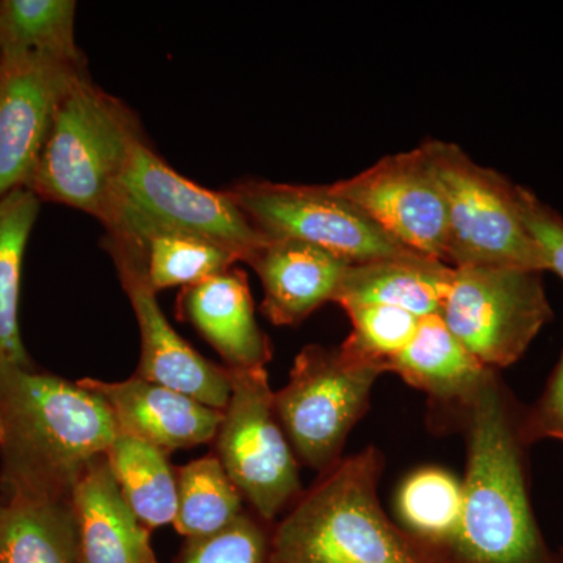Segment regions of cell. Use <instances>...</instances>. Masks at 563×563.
Wrapping results in <instances>:
<instances>
[{
	"label": "cell",
	"mask_w": 563,
	"mask_h": 563,
	"mask_svg": "<svg viewBox=\"0 0 563 563\" xmlns=\"http://www.w3.org/2000/svg\"><path fill=\"white\" fill-rule=\"evenodd\" d=\"M521 415L499 372L492 369L453 418L465 433L466 472L450 563H562L533 514Z\"/></svg>",
	"instance_id": "cell-1"
},
{
	"label": "cell",
	"mask_w": 563,
	"mask_h": 563,
	"mask_svg": "<svg viewBox=\"0 0 563 563\" xmlns=\"http://www.w3.org/2000/svg\"><path fill=\"white\" fill-rule=\"evenodd\" d=\"M118 426L101 396L35 366L0 372V495L73 498Z\"/></svg>",
	"instance_id": "cell-2"
},
{
	"label": "cell",
	"mask_w": 563,
	"mask_h": 563,
	"mask_svg": "<svg viewBox=\"0 0 563 563\" xmlns=\"http://www.w3.org/2000/svg\"><path fill=\"white\" fill-rule=\"evenodd\" d=\"M377 448L342 459L274 526L269 563H448L385 515Z\"/></svg>",
	"instance_id": "cell-3"
},
{
	"label": "cell",
	"mask_w": 563,
	"mask_h": 563,
	"mask_svg": "<svg viewBox=\"0 0 563 563\" xmlns=\"http://www.w3.org/2000/svg\"><path fill=\"white\" fill-rule=\"evenodd\" d=\"M140 135L132 111L80 74L57 103L27 188L41 201L85 211L106 225Z\"/></svg>",
	"instance_id": "cell-4"
},
{
	"label": "cell",
	"mask_w": 563,
	"mask_h": 563,
	"mask_svg": "<svg viewBox=\"0 0 563 563\" xmlns=\"http://www.w3.org/2000/svg\"><path fill=\"white\" fill-rule=\"evenodd\" d=\"M421 146L446 206L444 262L453 268L510 266L547 272L542 252L518 209L517 184L474 162L457 144L428 140Z\"/></svg>",
	"instance_id": "cell-5"
},
{
	"label": "cell",
	"mask_w": 563,
	"mask_h": 563,
	"mask_svg": "<svg viewBox=\"0 0 563 563\" xmlns=\"http://www.w3.org/2000/svg\"><path fill=\"white\" fill-rule=\"evenodd\" d=\"M383 374L340 346L309 344L296 355L287 385L274 393V410L299 462L322 474L342 461Z\"/></svg>",
	"instance_id": "cell-6"
},
{
	"label": "cell",
	"mask_w": 563,
	"mask_h": 563,
	"mask_svg": "<svg viewBox=\"0 0 563 563\" xmlns=\"http://www.w3.org/2000/svg\"><path fill=\"white\" fill-rule=\"evenodd\" d=\"M231 372L214 454L254 514L272 525L302 495L298 457L277 420L266 368Z\"/></svg>",
	"instance_id": "cell-7"
},
{
	"label": "cell",
	"mask_w": 563,
	"mask_h": 563,
	"mask_svg": "<svg viewBox=\"0 0 563 563\" xmlns=\"http://www.w3.org/2000/svg\"><path fill=\"white\" fill-rule=\"evenodd\" d=\"M554 318L543 273L510 266L454 268L442 320L487 368L520 361Z\"/></svg>",
	"instance_id": "cell-8"
},
{
	"label": "cell",
	"mask_w": 563,
	"mask_h": 563,
	"mask_svg": "<svg viewBox=\"0 0 563 563\" xmlns=\"http://www.w3.org/2000/svg\"><path fill=\"white\" fill-rule=\"evenodd\" d=\"M128 214L157 228L202 236L228 247L247 263L269 242L233 201L229 191L203 188L180 176L146 143H133L118 184L109 225Z\"/></svg>",
	"instance_id": "cell-9"
},
{
	"label": "cell",
	"mask_w": 563,
	"mask_h": 563,
	"mask_svg": "<svg viewBox=\"0 0 563 563\" xmlns=\"http://www.w3.org/2000/svg\"><path fill=\"white\" fill-rule=\"evenodd\" d=\"M228 191L269 240L313 244L350 265L415 254L388 236L332 185L247 180Z\"/></svg>",
	"instance_id": "cell-10"
},
{
	"label": "cell",
	"mask_w": 563,
	"mask_h": 563,
	"mask_svg": "<svg viewBox=\"0 0 563 563\" xmlns=\"http://www.w3.org/2000/svg\"><path fill=\"white\" fill-rule=\"evenodd\" d=\"M107 247L139 322L141 358L135 376L224 412L232 393L231 369L203 357L174 331L147 280L146 257L140 244L125 236L107 235Z\"/></svg>",
	"instance_id": "cell-11"
},
{
	"label": "cell",
	"mask_w": 563,
	"mask_h": 563,
	"mask_svg": "<svg viewBox=\"0 0 563 563\" xmlns=\"http://www.w3.org/2000/svg\"><path fill=\"white\" fill-rule=\"evenodd\" d=\"M331 185L406 250L444 262L446 206L422 146Z\"/></svg>",
	"instance_id": "cell-12"
},
{
	"label": "cell",
	"mask_w": 563,
	"mask_h": 563,
	"mask_svg": "<svg viewBox=\"0 0 563 563\" xmlns=\"http://www.w3.org/2000/svg\"><path fill=\"white\" fill-rule=\"evenodd\" d=\"M84 62L0 51V198L27 188L63 92Z\"/></svg>",
	"instance_id": "cell-13"
},
{
	"label": "cell",
	"mask_w": 563,
	"mask_h": 563,
	"mask_svg": "<svg viewBox=\"0 0 563 563\" xmlns=\"http://www.w3.org/2000/svg\"><path fill=\"white\" fill-rule=\"evenodd\" d=\"M79 384L107 402L120 433L136 437L168 454L214 442L220 429L221 410L135 374L121 383L87 377Z\"/></svg>",
	"instance_id": "cell-14"
},
{
	"label": "cell",
	"mask_w": 563,
	"mask_h": 563,
	"mask_svg": "<svg viewBox=\"0 0 563 563\" xmlns=\"http://www.w3.org/2000/svg\"><path fill=\"white\" fill-rule=\"evenodd\" d=\"M176 309L229 369L266 368L272 361V343L258 325L247 276L239 266L181 288Z\"/></svg>",
	"instance_id": "cell-15"
},
{
	"label": "cell",
	"mask_w": 563,
	"mask_h": 563,
	"mask_svg": "<svg viewBox=\"0 0 563 563\" xmlns=\"http://www.w3.org/2000/svg\"><path fill=\"white\" fill-rule=\"evenodd\" d=\"M247 265L262 282V312L268 321L298 325L333 301L350 263L313 244L269 240Z\"/></svg>",
	"instance_id": "cell-16"
},
{
	"label": "cell",
	"mask_w": 563,
	"mask_h": 563,
	"mask_svg": "<svg viewBox=\"0 0 563 563\" xmlns=\"http://www.w3.org/2000/svg\"><path fill=\"white\" fill-rule=\"evenodd\" d=\"M79 563H157L151 531L122 498L106 455L95 459L74 487Z\"/></svg>",
	"instance_id": "cell-17"
},
{
	"label": "cell",
	"mask_w": 563,
	"mask_h": 563,
	"mask_svg": "<svg viewBox=\"0 0 563 563\" xmlns=\"http://www.w3.org/2000/svg\"><path fill=\"white\" fill-rule=\"evenodd\" d=\"M453 279V266L420 254L357 263L347 266L332 302L343 310L387 306L421 320L442 317Z\"/></svg>",
	"instance_id": "cell-18"
},
{
	"label": "cell",
	"mask_w": 563,
	"mask_h": 563,
	"mask_svg": "<svg viewBox=\"0 0 563 563\" xmlns=\"http://www.w3.org/2000/svg\"><path fill=\"white\" fill-rule=\"evenodd\" d=\"M488 372L492 369L463 346L442 317L421 320L412 342L388 368L410 387L426 393L437 409L451 413V418L472 401Z\"/></svg>",
	"instance_id": "cell-19"
},
{
	"label": "cell",
	"mask_w": 563,
	"mask_h": 563,
	"mask_svg": "<svg viewBox=\"0 0 563 563\" xmlns=\"http://www.w3.org/2000/svg\"><path fill=\"white\" fill-rule=\"evenodd\" d=\"M0 563H79L73 501L0 495Z\"/></svg>",
	"instance_id": "cell-20"
},
{
	"label": "cell",
	"mask_w": 563,
	"mask_h": 563,
	"mask_svg": "<svg viewBox=\"0 0 563 563\" xmlns=\"http://www.w3.org/2000/svg\"><path fill=\"white\" fill-rule=\"evenodd\" d=\"M106 229L107 233L128 236L143 247L147 280L155 292L191 287L242 262L221 244L157 228L128 214H118Z\"/></svg>",
	"instance_id": "cell-21"
},
{
	"label": "cell",
	"mask_w": 563,
	"mask_h": 563,
	"mask_svg": "<svg viewBox=\"0 0 563 563\" xmlns=\"http://www.w3.org/2000/svg\"><path fill=\"white\" fill-rule=\"evenodd\" d=\"M40 202L29 188L0 198V372L10 366H35L21 339L20 296L22 263Z\"/></svg>",
	"instance_id": "cell-22"
},
{
	"label": "cell",
	"mask_w": 563,
	"mask_h": 563,
	"mask_svg": "<svg viewBox=\"0 0 563 563\" xmlns=\"http://www.w3.org/2000/svg\"><path fill=\"white\" fill-rule=\"evenodd\" d=\"M122 498L152 529L173 525L177 514V472L169 454L136 437L118 433L106 454Z\"/></svg>",
	"instance_id": "cell-23"
},
{
	"label": "cell",
	"mask_w": 563,
	"mask_h": 563,
	"mask_svg": "<svg viewBox=\"0 0 563 563\" xmlns=\"http://www.w3.org/2000/svg\"><path fill=\"white\" fill-rule=\"evenodd\" d=\"M176 472L177 514L173 526L185 539L213 536L244 514L243 496L217 454L196 459Z\"/></svg>",
	"instance_id": "cell-24"
},
{
	"label": "cell",
	"mask_w": 563,
	"mask_h": 563,
	"mask_svg": "<svg viewBox=\"0 0 563 563\" xmlns=\"http://www.w3.org/2000/svg\"><path fill=\"white\" fill-rule=\"evenodd\" d=\"M396 507L402 528L446 558L462 520L461 481L435 466L417 470L399 487Z\"/></svg>",
	"instance_id": "cell-25"
},
{
	"label": "cell",
	"mask_w": 563,
	"mask_h": 563,
	"mask_svg": "<svg viewBox=\"0 0 563 563\" xmlns=\"http://www.w3.org/2000/svg\"><path fill=\"white\" fill-rule=\"evenodd\" d=\"M73 0H0V51L36 52L84 62Z\"/></svg>",
	"instance_id": "cell-26"
},
{
	"label": "cell",
	"mask_w": 563,
	"mask_h": 563,
	"mask_svg": "<svg viewBox=\"0 0 563 563\" xmlns=\"http://www.w3.org/2000/svg\"><path fill=\"white\" fill-rule=\"evenodd\" d=\"M351 332L340 347L350 357L388 373L396 355L412 342L421 318L407 310L387 306H358L344 310Z\"/></svg>",
	"instance_id": "cell-27"
},
{
	"label": "cell",
	"mask_w": 563,
	"mask_h": 563,
	"mask_svg": "<svg viewBox=\"0 0 563 563\" xmlns=\"http://www.w3.org/2000/svg\"><path fill=\"white\" fill-rule=\"evenodd\" d=\"M269 543L268 525L244 510L221 532L187 539L177 563H269Z\"/></svg>",
	"instance_id": "cell-28"
},
{
	"label": "cell",
	"mask_w": 563,
	"mask_h": 563,
	"mask_svg": "<svg viewBox=\"0 0 563 563\" xmlns=\"http://www.w3.org/2000/svg\"><path fill=\"white\" fill-rule=\"evenodd\" d=\"M517 202L533 242L542 252L547 272L563 280V217L523 185L517 184Z\"/></svg>",
	"instance_id": "cell-29"
},
{
	"label": "cell",
	"mask_w": 563,
	"mask_h": 563,
	"mask_svg": "<svg viewBox=\"0 0 563 563\" xmlns=\"http://www.w3.org/2000/svg\"><path fill=\"white\" fill-rule=\"evenodd\" d=\"M521 437L529 448L542 440L563 442V340L562 351L542 395L521 415Z\"/></svg>",
	"instance_id": "cell-30"
},
{
	"label": "cell",
	"mask_w": 563,
	"mask_h": 563,
	"mask_svg": "<svg viewBox=\"0 0 563 563\" xmlns=\"http://www.w3.org/2000/svg\"><path fill=\"white\" fill-rule=\"evenodd\" d=\"M559 555H561V561L563 563V547L561 548V551H559Z\"/></svg>",
	"instance_id": "cell-31"
}]
</instances>
